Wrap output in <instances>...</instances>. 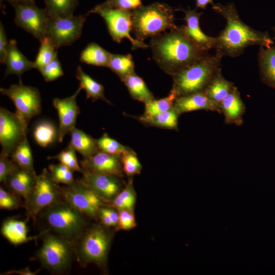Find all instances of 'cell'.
I'll list each match as a JSON object with an SVG mask.
<instances>
[{"label":"cell","mask_w":275,"mask_h":275,"mask_svg":"<svg viewBox=\"0 0 275 275\" xmlns=\"http://www.w3.org/2000/svg\"><path fill=\"white\" fill-rule=\"evenodd\" d=\"M39 216L45 227L43 231H50L71 244L89 225V218L63 198L45 208Z\"/></svg>","instance_id":"obj_3"},{"label":"cell","mask_w":275,"mask_h":275,"mask_svg":"<svg viewBox=\"0 0 275 275\" xmlns=\"http://www.w3.org/2000/svg\"><path fill=\"white\" fill-rule=\"evenodd\" d=\"M75 150L68 145L65 149L56 155L48 157V159H56L74 171L82 173L83 170L79 164Z\"/></svg>","instance_id":"obj_40"},{"label":"cell","mask_w":275,"mask_h":275,"mask_svg":"<svg viewBox=\"0 0 275 275\" xmlns=\"http://www.w3.org/2000/svg\"><path fill=\"white\" fill-rule=\"evenodd\" d=\"M98 219H99L100 223L102 225L107 227H113V224L110 217L105 212L103 207L100 209L99 212Z\"/></svg>","instance_id":"obj_49"},{"label":"cell","mask_w":275,"mask_h":275,"mask_svg":"<svg viewBox=\"0 0 275 275\" xmlns=\"http://www.w3.org/2000/svg\"><path fill=\"white\" fill-rule=\"evenodd\" d=\"M96 142L99 151L109 154L121 156L123 154L134 152L132 149L121 144L106 133L97 139Z\"/></svg>","instance_id":"obj_37"},{"label":"cell","mask_w":275,"mask_h":275,"mask_svg":"<svg viewBox=\"0 0 275 275\" xmlns=\"http://www.w3.org/2000/svg\"><path fill=\"white\" fill-rule=\"evenodd\" d=\"M223 57L217 53L206 56L183 68L173 76L172 89L178 97L191 93L204 91L220 71Z\"/></svg>","instance_id":"obj_4"},{"label":"cell","mask_w":275,"mask_h":275,"mask_svg":"<svg viewBox=\"0 0 275 275\" xmlns=\"http://www.w3.org/2000/svg\"><path fill=\"white\" fill-rule=\"evenodd\" d=\"M48 171L52 179L58 184L68 185L75 181L73 176L74 171L61 163L49 165Z\"/></svg>","instance_id":"obj_39"},{"label":"cell","mask_w":275,"mask_h":275,"mask_svg":"<svg viewBox=\"0 0 275 275\" xmlns=\"http://www.w3.org/2000/svg\"><path fill=\"white\" fill-rule=\"evenodd\" d=\"M33 135L35 141L40 146L47 147L54 142L58 134L54 126L50 122L44 121L36 125Z\"/></svg>","instance_id":"obj_36"},{"label":"cell","mask_w":275,"mask_h":275,"mask_svg":"<svg viewBox=\"0 0 275 275\" xmlns=\"http://www.w3.org/2000/svg\"><path fill=\"white\" fill-rule=\"evenodd\" d=\"M108 67L115 72L121 80L134 72V63L132 57L130 54H112Z\"/></svg>","instance_id":"obj_34"},{"label":"cell","mask_w":275,"mask_h":275,"mask_svg":"<svg viewBox=\"0 0 275 275\" xmlns=\"http://www.w3.org/2000/svg\"><path fill=\"white\" fill-rule=\"evenodd\" d=\"M22 206L20 196L15 193L0 187V208L5 210H14Z\"/></svg>","instance_id":"obj_43"},{"label":"cell","mask_w":275,"mask_h":275,"mask_svg":"<svg viewBox=\"0 0 275 275\" xmlns=\"http://www.w3.org/2000/svg\"><path fill=\"white\" fill-rule=\"evenodd\" d=\"M123 172L128 176L140 174L142 165L135 152L128 153L121 156Z\"/></svg>","instance_id":"obj_41"},{"label":"cell","mask_w":275,"mask_h":275,"mask_svg":"<svg viewBox=\"0 0 275 275\" xmlns=\"http://www.w3.org/2000/svg\"><path fill=\"white\" fill-rule=\"evenodd\" d=\"M63 198L90 219H98L100 209L105 203L79 180L61 187Z\"/></svg>","instance_id":"obj_11"},{"label":"cell","mask_w":275,"mask_h":275,"mask_svg":"<svg viewBox=\"0 0 275 275\" xmlns=\"http://www.w3.org/2000/svg\"><path fill=\"white\" fill-rule=\"evenodd\" d=\"M10 156L21 169L36 174L31 148L26 136L18 144Z\"/></svg>","instance_id":"obj_30"},{"label":"cell","mask_w":275,"mask_h":275,"mask_svg":"<svg viewBox=\"0 0 275 275\" xmlns=\"http://www.w3.org/2000/svg\"><path fill=\"white\" fill-rule=\"evenodd\" d=\"M1 233L14 245L24 243L32 239L28 236V228L26 222L15 218H9L3 222Z\"/></svg>","instance_id":"obj_23"},{"label":"cell","mask_w":275,"mask_h":275,"mask_svg":"<svg viewBox=\"0 0 275 275\" xmlns=\"http://www.w3.org/2000/svg\"><path fill=\"white\" fill-rule=\"evenodd\" d=\"M174 20V10L164 3L142 5L132 11V30L142 41L176 28Z\"/></svg>","instance_id":"obj_6"},{"label":"cell","mask_w":275,"mask_h":275,"mask_svg":"<svg viewBox=\"0 0 275 275\" xmlns=\"http://www.w3.org/2000/svg\"><path fill=\"white\" fill-rule=\"evenodd\" d=\"M82 89L79 85L72 95L63 99L56 98L53 100V106L59 116L58 140L59 142H62L65 135L75 127L76 119L80 113L76 98Z\"/></svg>","instance_id":"obj_16"},{"label":"cell","mask_w":275,"mask_h":275,"mask_svg":"<svg viewBox=\"0 0 275 275\" xmlns=\"http://www.w3.org/2000/svg\"><path fill=\"white\" fill-rule=\"evenodd\" d=\"M75 77L79 81V85L82 89L85 90L87 98H91L93 100L100 99L107 103L112 104L104 95V87L86 73L80 66H78L77 68Z\"/></svg>","instance_id":"obj_28"},{"label":"cell","mask_w":275,"mask_h":275,"mask_svg":"<svg viewBox=\"0 0 275 275\" xmlns=\"http://www.w3.org/2000/svg\"><path fill=\"white\" fill-rule=\"evenodd\" d=\"M258 59L262 81L275 90V46L260 47Z\"/></svg>","instance_id":"obj_22"},{"label":"cell","mask_w":275,"mask_h":275,"mask_svg":"<svg viewBox=\"0 0 275 275\" xmlns=\"http://www.w3.org/2000/svg\"><path fill=\"white\" fill-rule=\"evenodd\" d=\"M4 64L6 66L5 77L14 74L20 78L21 75L24 72L35 68L34 62L28 60L19 50L15 40L9 41Z\"/></svg>","instance_id":"obj_21"},{"label":"cell","mask_w":275,"mask_h":275,"mask_svg":"<svg viewBox=\"0 0 275 275\" xmlns=\"http://www.w3.org/2000/svg\"><path fill=\"white\" fill-rule=\"evenodd\" d=\"M9 156L0 155V181L5 183L8 178L20 168Z\"/></svg>","instance_id":"obj_44"},{"label":"cell","mask_w":275,"mask_h":275,"mask_svg":"<svg viewBox=\"0 0 275 275\" xmlns=\"http://www.w3.org/2000/svg\"><path fill=\"white\" fill-rule=\"evenodd\" d=\"M80 165L83 171L114 175L121 178L124 176L121 156L101 151L84 158Z\"/></svg>","instance_id":"obj_17"},{"label":"cell","mask_w":275,"mask_h":275,"mask_svg":"<svg viewBox=\"0 0 275 275\" xmlns=\"http://www.w3.org/2000/svg\"><path fill=\"white\" fill-rule=\"evenodd\" d=\"M15 11L14 23L40 42L46 36L48 15L46 9L35 3L19 4L13 6Z\"/></svg>","instance_id":"obj_14"},{"label":"cell","mask_w":275,"mask_h":275,"mask_svg":"<svg viewBox=\"0 0 275 275\" xmlns=\"http://www.w3.org/2000/svg\"><path fill=\"white\" fill-rule=\"evenodd\" d=\"M112 54L99 44L91 42L80 52L79 60L87 64L108 67Z\"/></svg>","instance_id":"obj_26"},{"label":"cell","mask_w":275,"mask_h":275,"mask_svg":"<svg viewBox=\"0 0 275 275\" xmlns=\"http://www.w3.org/2000/svg\"><path fill=\"white\" fill-rule=\"evenodd\" d=\"M38 52L34 62L35 68L39 69L57 57V49L47 37L41 42Z\"/></svg>","instance_id":"obj_38"},{"label":"cell","mask_w":275,"mask_h":275,"mask_svg":"<svg viewBox=\"0 0 275 275\" xmlns=\"http://www.w3.org/2000/svg\"><path fill=\"white\" fill-rule=\"evenodd\" d=\"M38 272V271H32L29 267H25L18 270H12L6 271L1 274L10 275L12 274H17L19 275H35Z\"/></svg>","instance_id":"obj_50"},{"label":"cell","mask_w":275,"mask_h":275,"mask_svg":"<svg viewBox=\"0 0 275 275\" xmlns=\"http://www.w3.org/2000/svg\"><path fill=\"white\" fill-rule=\"evenodd\" d=\"M149 46L156 64L172 76L208 54L188 37L183 26L151 38Z\"/></svg>","instance_id":"obj_1"},{"label":"cell","mask_w":275,"mask_h":275,"mask_svg":"<svg viewBox=\"0 0 275 275\" xmlns=\"http://www.w3.org/2000/svg\"><path fill=\"white\" fill-rule=\"evenodd\" d=\"M28 123L17 113L1 107V153L11 156L18 144L26 136Z\"/></svg>","instance_id":"obj_13"},{"label":"cell","mask_w":275,"mask_h":275,"mask_svg":"<svg viewBox=\"0 0 275 275\" xmlns=\"http://www.w3.org/2000/svg\"><path fill=\"white\" fill-rule=\"evenodd\" d=\"M36 176L19 168L8 178L5 183L10 191L25 200L34 185Z\"/></svg>","instance_id":"obj_24"},{"label":"cell","mask_w":275,"mask_h":275,"mask_svg":"<svg viewBox=\"0 0 275 275\" xmlns=\"http://www.w3.org/2000/svg\"><path fill=\"white\" fill-rule=\"evenodd\" d=\"M212 9L226 20L225 29L216 37L214 47L222 57H238L250 46L269 47L273 44L267 32L256 31L241 20L233 3L213 4Z\"/></svg>","instance_id":"obj_2"},{"label":"cell","mask_w":275,"mask_h":275,"mask_svg":"<svg viewBox=\"0 0 275 275\" xmlns=\"http://www.w3.org/2000/svg\"><path fill=\"white\" fill-rule=\"evenodd\" d=\"M109 7L132 11L142 6V0H105L102 3Z\"/></svg>","instance_id":"obj_45"},{"label":"cell","mask_w":275,"mask_h":275,"mask_svg":"<svg viewBox=\"0 0 275 275\" xmlns=\"http://www.w3.org/2000/svg\"><path fill=\"white\" fill-rule=\"evenodd\" d=\"M40 236L42 244L36 253V259L51 273L67 272L75 257L72 244L50 231H43Z\"/></svg>","instance_id":"obj_7"},{"label":"cell","mask_w":275,"mask_h":275,"mask_svg":"<svg viewBox=\"0 0 275 275\" xmlns=\"http://www.w3.org/2000/svg\"><path fill=\"white\" fill-rule=\"evenodd\" d=\"M46 81H51L64 75V72L58 57L38 69Z\"/></svg>","instance_id":"obj_42"},{"label":"cell","mask_w":275,"mask_h":275,"mask_svg":"<svg viewBox=\"0 0 275 275\" xmlns=\"http://www.w3.org/2000/svg\"><path fill=\"white\" fill-rule=\"evenodd\" d=\"M219 108L228 124L241 125L245 106L237 88L234 86L231 92L219 103Z\"/></svg>","instance_id":"obj_20"},{"label":"cell","mask_w":275,"mask_h":275,"mask_svg":"<svg viewBox=\"0 0 275 275\" xmlns=\"http://www.w3.org/2000/svg\"><path fill=\"white\" fill-rule=\"evenodd\" d=\"M62 198L61 187L52 179L49 171L44 169L36 176L32 190L24 200L28 218L35 223L43 209Z\"/></svg>","instance_id":"obj_8"},{"label":"cell","mask_w":275,"mask_h":275,"mask_svg":"<svg viewBox=\"0 0 275 275\" xmlns=\"http://www.w3.org/2000/svg\"><path fill=\"white\" fill-rule=\"evenodd\" d=\"M108 228L101 224L89 225L72 244L79 265L85 267L93 263L101 267L106 264L112 240Z\"/></svg>","instance_id":"obj_5"},{"label":"cell","mask_w":275,"mask_h":275,"mask_svg":"<svg viewBox=\"0 0 275 275\" xmlns=\"http://www.w3.org/2000/svg\"><path fill=\"white\" fill-rule=\"evenodd\" d=\"M136 196L133 186L132 180L130 179L125 187L122 189L109 204L118 211L127 209L133 211L135 203Z\"/></svg>","instance_id":"obj_35"},{"label":"cell","mask_w":275,"mask_h":275,"mask_svg":"<svg viewBox=\"0 0 275 275\" xmlns=\"http://www.w3.org/2000/svg\"><path fill=\"white\" fill-rule=\"evenodd\" d=\"M119 211V222L117 228L129 230L136 227V223L132 211L123 209Z\"/></svg>","instance_id":"obj_46"},{"label":"cell","mask_w":275,"mask_h":275,"mask_svg":"<svg viewBox=\"0 0 275 275\" xmlns=\"http://www.w3.org/2000/svg\"><path fill=\"white\" fill-rule=\"evenodd\" d=\"M2 94L8 97L13 102L18 115L28 122L41 112V96L37 88L24 85L19 80L18 84L6 89L0 88Z\"/></svg>","instance_id":"obj_12"},{"label":"cell","mask_w":275,"mask_h":275,"mask_svg":"<svg viewBox=\"0 0 275 275\" xmlns=\"http://www.w3.org/2000/svg\"><path fill=\"white\" fill-rule=\"evenodd\" d=\"M196 7L197 8L204 9L206 6L211 4L212 5L214 4L213 0H196Z\"/></svg>","instance_id":"obj_51"},{"label":"cell","mask_w":275,"mask_h":275,"mask_svg":"<svg viewBox=\"0 0 275 275\" xmlns=\"http://www.w3.org/2000/svg\"><path fill=\"white\" fill-rule=\"evenodd\" d=\"M49 17H63L73 15L79 4L78 0H43Z\"/></svg>","instance_id":"obj_33"},{"label":"cell","mask_w":275,"mask_h":275,"mask_svg":"<svg viewBox=\"0 0 275 275\" xmlns=\"http://www.w3.org/2000/svg\"><path fill=\"white\" fill-rule=\"evenodd\" d=\"M134 99L144 103L154 99L152 93L148 88L144 80L133 72L121 80Z\"/></svg>","instance_id":"obj_27"},{"label":"cell","mask_w":275,"mask_h":275,"mask_svg":"<svg viewBox=\"0 0 275 275\" xmlns=\"http://www.w3.org/2000/svg\"><path fill=\"white\" fill-rule=\"evenodd\" d=\"M184 13V20L186 25L184 29L188 37L200 48L207 51L215 47L216 37H210L202 31L200 25V19L202 12H197L196 10L188 8L187 10L178 9Z\"/></svg>","instance_id":"obj_18"},{"label":"cell","mask_w":275,"mask_h":275,"mask_svg":"<svg viewBox=\"0 0 275 275\" xmlns=\"http://www.w3.org/2000/svg\"><path fill=\"white\" fill-rule=\"evenodd\" d=\"M272 30L274 32V39H275V26L272 28Z\"/></svg>","instance_id":"obj_53"},{"label":"cell","mask_w":275,"mask_h":275,"mask_svg":"<svg viewBox=\"0 0 275 275\" xmlns=\"http://www.w3.org/2000/svg\"><path fill=\"white\" fill-rule=\"evenodd\" d=\"M103 208L110 217L113 227L117 228L119 222V212H117L116 209L111 206L105 207V206L103 207Z\"/></svg>","instance_id":"obj_48"},{"label":"cell","mask_w":275,"mask_h":275,"mask_svg":"<svg viewBox=\"0 0 275 275\" xmlns=\"http://www.w3.org/2000/svg\"><path fill=\"white\" fill-rule=\"evenodd\" d=\"M69 146L80 154L84 158L91 156L99 151L96 140L82 130L74 127L70 131Z\"/></svg>","instance_id":"obj_25"},{"label":"cell","mask_w":275,"mask_h":275,"mask_svg":"<svg viewBox=\"0 0 275 275\" xmlns=\"http://www.w3.org/2000/svg\"><path fill=\"white\" fill-rule=\"evenodd\" d=\"M79 180L106 203H110L122 189V178L114 175L83 171Z\"/></svg>","instance_id":"obj_15"},{"label":"cell","mask_w":275,"mask_h":275,"mask_svg":"<svg viewBox=\"0 0 275 275\" xmlns=\"http://www.w3.org/2000/svg\"><path fill=\"white\" fill-rule=\"evenodd\" d=\"M234 87L233 82L223 77L221 70L211 81L204 92L210 99L219 105Z\"/></svg>","instance_id":"obj_29"},{"label":"cell","mask_w":275,"mask_h":275,"mask_svg":"<svg viewBox=\"0 0 275 275\" xmlns=\"http://www.w3.org/2000/svg\"><path fill=\"white\" fill-rule=\"evenodd\" d=\"M87 14L48 17L46 28L47 37L58 48L70 46L81 36Z\"/></svg>","instance_id":"obj_10"},{"label":"cell","mask_w":275,"mask_h":275,"mask_svg":"<svg viewBox=\"0 0 275 275\" xmlns=\"http://www.w3.org/2000/svg\"><path fill=\"white\" fill-rule=\"evenodd\" d=\"M9 45L7 35L2 22L0 23V62L4 64Z\"/></svg>","instance_id":"obj_47"},{"label":"cell","mask_w":275,"mask_h":275,"mask_svg":"<svg viewBox=\"0 0 275 275\" xmlns=\"http://www.w3.org/2000/svg\"><path fill=\"white\" fill-rule=\"evenodd\" d=\"M178 97L174 90L171 89L169 94L159 99H153L145 103V112L141 117L149 118L167 112L173 107Z\"/></svg>","instance_id":"obj_32"},{"label":"cell","mask_w":275,"mask_h":275,"mask_svg":"<svg viewBox=\"0 0 275 275\" xmlns=\"http://www.w3.org/2000/svg\"><path fill=\"white\" fill-rule=\"evenodd\" d=\"M179 115L173 107L167 112L151 117L143 118L140 117L139 119L141 122L151 126L177 130Z\"/></svg>","instance_id":"obj_31"},{"label":"cell","mask_w":275,"mask_h":275,"mask_svg":"<svg viewBox=\"0 0 275 275\" xmlns=\"http://www.w3.org/2000/svg\"><path fill=\"white\" fill-rule=\"evenodd\" d=\"M173 107L179 115L197 110H206L222 113L219 105L210 99L204 91L177 97Z\"/></svg>","instance_id":"obj_19"},{"label":"cell","mask_w":275,"mask_h":275,"mask_svg":"<svg viewBox=\"0 0 275 275\" xmlns=\"http://www.w3.org/2000/svg\"><path fill=\"white\" fill-rule=\"evenodd\" d=\"M6 1L12 6L19 4L35 3V0H1V2Z\"/></svg>","instance_id":"obj_52"},{"label":"cell","mask_w":275,"mask_h":275,"mask_svg":"<svg viewBox=\"0 0 275 275\" xmlns=\"http://www.w3.org/2000/svg\"><path fill=\"white\" fill-rule=\"evenodd\" d=\"M90 13L97 14L104 19L110 36L116 42L120 43L124 38H126L130 42L133 49L149 47L144 41L133 38L131 35L132 11L112 8L101 3L86 14L88 15Z\"/></svg>","instance_id":"obj_9"}]
</instances>
